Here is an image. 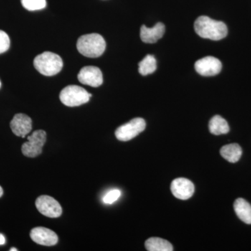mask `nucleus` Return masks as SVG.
<instances>
[{
    "label": "nucleus",
    "instance_id": "1",
    "mask_svg": "<svg viewBox=\"0 0 251 251\" xmlns=\"http://www.w3.org/2000/svg\"><path fill=\"white\" fill-rule=\"evenodd\" d=\"M195 31L204 39L219 41L227 34V27L224 23L215 21L207 16H200L194 24Z\"/></svg>",
    "mask_w": 251,
    "mask_h": 251
},
{
    "label": "nucleus",
    "instance_id": "2",
    "mask_svg": "<svg viewBox=\"0 0 251 251\" xmlns=\"http://www.w3.org/2000/svg\"><path fill=\"white\" fill-rule=\"evenodd\" d=\"M106 43L103 36L99 34L82 35L77 41V49L82 55L97 58L103 54Z\"/></svg>",
    "mask_w": 251,
    "mask_h": 251
},
{
    "label": "nucleus",
    "instance_id": "3",
    "mask_svg": "<svg viewBox=\"0 0 251 251\" xmlns=\"http://www.w3.org/2000/svg\"><path fill=\"white\" fill-rule=\"evenodd\" d=\"M36 70L46 76H52L61 72L63 61L58 54L51 52H44L36 56L34 60Z\"/></svg>",
    "mask_w": 251,
    "mask_h": 251
},
{
    "label": "nucleus",
    "instance_id": "4",
    "mask_svg": "<svg viewBox=\"0 0 251 251\" xmlns=\"http://www.w3.org/2000/svg\"><path fill=\"white\" fill-rule=\"evenodd\" d=\"M92 96L80 86L69 85L61 91L59 99L68 107H76L87 103Z\"/></svg>",
    "mask_w": 251,
    "mask_h": 251
},
{
    "label": "nucleus",
    "instance_id": "5",
    "mask_svg": "<svg viewBox=\"0 0 251 251\" xmlns=\"http://www.w3.org/2000/svg\"><path fill=\"white\" fill-rule=\"evenodd\" d=\"M28 141L23 144L22 152L25 156L34 158L42 153L43 147L46 142V133L43 130H37L27 137Z\"/></svg>",
    "mask_w": 251,
    "mask_h": 251
},
{
    "label": "nucleus",
    "instance_id": "6",
    "mask_svg": "<svg viewBox=\"0 0 251 251\" xmlns=\"http://www.w3.org/2000/svg\"><path fill=\"white\" fill-rule=\"evenodd\" d=\"M146 128V122L143 118H135L122 125L115 131V136L120 141L126 142L135 138Z\"/></svg>",
    "mask_w": 251,
    "mask_h": 251
},
{
    "label": "nucleus",
    "instance_id": "7",
    "mask_svg": "<svg viewBox=\"0 0 251 251\" xmlns=\"http://www.w3.org/2000/svg\"><path fill=\"white\" fill-rule=\"evenodd\" d=\"M36 206L43 215L49 218H58L62 215V209L60 204L53 198L41 196L36 199Z\"/></svg>",
    "mask_w": 251,
    "mask_h": 251
},
{
    "label": "nucleus",
    "instance_id": "8",
    "mask_svg": "<svg viewBox=\"0 0 251 251\" xmlns=\"http://www.w3.org/2000/svg\"><path fill=\"white\" fill-rule=\"evenodd\" d=\"M195 69L203 76H214L221 72L222 64L219 59L214 57H203L195 63Z\"/></svg>",
    "mask_w": 251,
    "mask_h": 251
},
{
    "label": "nucleus",
    "instance_id": "9",
    "mask_svg": "<svg viewBox=\"0 0 251 251\" xmlns=\"http://www.w3.org/2000/svg\"><path fill=\"white\" fill-rule=\"evenodd\" d=\"M77 79L83 85L98 87L103 84V74L99 68L88 66L82 68L77 74Z\"/></svg>",
    "mask_w": 251,
    "mask_h": 251
},
{
    "label": "nucleus",
    "instance_id": "10",
    "mask_svg": "<svg viewBox=\"0 0 251 251\" xmlns=\"http://www.w3.org/2000/svg\"><path fill=\"white\" fill-rule=\"evenodd\" d=\"M30 237L36 244L52 247L58 242V237L53 231L44 227H34L31 230Z\"/></svg>",
    "mask_w": 251,
    "mask_h": 251
},
{
    "label": "nucleus",
    "instance_id": "11",
    "mask_svg": "<svg viewBox=\"0 0 251 251\" xmlns=\"http://www.w3.org/2000/svg\"><path fill=\"white\" fill-rule=\"evenodd\" d=\"M171 191L173 196L178 199L188 200L194 193V184L186 178H177L172 182Z\"/></svg>",
    "mask_w": 251,
    "mask_h": 251
},
{
    "label": "nucleus",
    "instance_id": "12",
    "mask_svg": "<svg viewBox=\"0 0 251 251\" xmlns=\"http://www.w3.org/2000/svg\"><path fill=\"white\" fill-rule=\"evenodd\" d=\"M11 130L16 136L25 138L32 129V121L27 115L23 113L16 114L10 123Z\"/></svg>",
    "mask_w": 251,
    "mask_h": 251
},
{
    "label": "nucleus",
    "instance_id": "13",
    "mask_svg": "<svg viewBox=\"0 0 251 251\" xmlns=\"http://www.w3.org/2000/svg\"><path fill=\"white\" fill-rule=\"evenodd\" d=\"M166 27L161 23H157L153 27L143 25L140 29V38L144 43L154 44L164 35Z\"/></svg>",
    "mask_w": 251,
    "mask_h": 251
},
{
    "label": "nucleus",
    "instance_id": "14",
    "mask_svg": "<svg viewBox=\"0 0 251 251\" xmlns=\"http://www.w3.org/2000/svg\"><path fill=\"white\" fill-rule=\"evenodd\" d=\"M234 211L239 219L245 224H251V205L243 198H238L234 204Z\"/></svg>",
    "mask_w": 251,
    "mask_h": 251
},
{
    "label": "nucleus",
    "instance_id": "15",
    "mask_svg": "<svg viewBox=\"0 0 251 251\" xmlns=\"http://www.w3.org/2000/svg\"><path fill=\"white\" fill-rule=\"evenodd\" d=\"M221 155L230 163H237L242 155V150L238 144H229L221 148Z\"/></svg>",
    "mask_w": 251,
    "mask_h": 251
},
{
    "label": "nucleus",
    "instance_id": "16",
    "mask_svg": "<svg viewBox=\"0 0 251 251\" xmlns=\"http://www.w3.org/2000/svg\"><path fill=\"white\" fill-rule=\"evenodd\" d=\"M209 128L211 133L216 135L226 134L229 131L227 121L219 115H216L211 118L209 124Z\"/></svg>",
    "mask_w": 251,
    "mask_h": 251
},
{
    "label": "nucleus",
    "instance_id": "17",
    "mask_svg": "<svg viewBox=\"0 0 251 251\" xmlns=\"http://www.w3.org/2000/svg\"><path fill=\"white\" fill-rule=\"evenodd\" d=\"M145 247L149 251H172L173 245L165 239L158 237H151L145 242Z\"/></svg>",
    "mask_w": 251,
    "mask_h": 251
},
{
    "label": "nucleus",
    "instance_id": "18",
    "mask_svg": "<svg viewBox=\"0 0 251 251\" xmlns=\"http://www.w3.org/2000/svg\"><path fill=\"white\" fill-rule=\"evenodd\" d=\"M138 72L142 75H147L153 74L156 70V60L154 56L148 54L138 64Z\"/></svg>",
    "mask_w": 251,
    "mask_h": 251
},
{
    "label": "nucleus",
    "instance_id": "19",
    "mask_svg": "<svg viewBox=\"0 0 251 251\" xmlns=\"http://www.w3.org/2000/svg\"><path fill=\"white\" fill-rule=\"evenodd\" d=\"M23 7L28 11H37L44 9L46 6V0H21Z\"/></svg>",
    "mask_w": 251,
    "mask_h": 251
},
{
    "label": "nucleus",
    "instance_id": "20",
    "mask_svg": "<svg viewBox=\"0 0 251 251\" xmlns=\"http://www.w3.org/2000/svg\"><path fill=\"white\" fill-rule=\"evenodd\" d=\"M121 196V191L119 189H113L109 191L107 194L105 195L103 198L104 203L108 204H111L112 203L116 202L117 200Z\"/></svg>",
    "mask_w": 251,
    "mask_h": 251
},
{
    "label": "nucleus",
    "instance_id": "21",
    "mask_svg": "<svg viewBox=\"0 0 251 251\" xmlns=\"http://www.w3.org/2000/svg\"><path fill=\"white\" fill-rule=\"evenodd\" d=\"M10 48V39L5 31L0 30V54L6 52Z\"/></svg>",
    "mask_w": 251,
    "mask_h": 251
},
{
    "label": "nucleus",
    "instance_id": "22",
    "mask_svg": "<svg viewBox=\"0 0 251 251\" xmlns=\"http://www.w3.org/2000/svg\"><path fill=\"white\" fill-rule=\"evenodd\" d=\"M5 242H6V239L4 236L2 234H0V246L4 245Z\"/></svg>",
    "mask_w": 251,
    "mask_h": 251
},
{
    "label": "nucleus",
    "instance_id": "23",
    "mask_svg": "<svg viewBox=\"0 0 251 251\" xmlns=\"http://www.w3.org/2000/svg\"><path fill=\"white\" fill-rule=\"evenodd\" d=\"M3 189H2V188L1 187V186H0V198L1 197V196H2V195H3Z\"/></svg>",
    "mask_w": 251,
    "mask_h": 251
},
{
    "label": "nucleus",
    "instance_id": "24",
    "mask_svg": "<svg viewBox=\"0 0 251 251\" xmlns=\"http://www.w3.org/2000/svg\"><path fill=\"white\" fill-rule=\"evenodd\" d=\"M18 249H16V248H11V249H10V251H17Z\"/></svg>",
    "mask_w": 251,
    "mask_h": 251
},
{
    "label": "nucleus",
    "instance_id": "25",
    "mask_svg": "<svg viewBox=\"0 0 251 251\" xmlns=\"http://www.w3.org/2000/svg\"><path fill=\"white\" fill-rule=\"evenodd\" d=\"M1 81H0V88H1Z\"/></svg>",
    "mask_w": 251,
    "mask_h": 251
}]
</instances>
